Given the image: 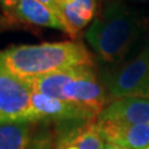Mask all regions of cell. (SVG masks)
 Wrapping results in <instances>:
<instances>
[{
	"label": "cell",
	"instance_id": "1",
	"mask_svg": "<svg viewBox=\"0 0 149 149\" xmlns=\"http://www.w3.org/2000/svg\"><path fill=\"white\" fill-rule=\"evenodd\" d=\"M82 66H95V61L77 41L17 45L0 51V68L21 81Z\"/></svg>",
	"mask_w": 149,
	"mask_h": 149
},
{
	"label": "cell",
	"instance_id": "2",
	"mask_svg": "<svg viewBox=\"0 0 149 149\" xmlns=\"http://www.w3.org/2000/svg\"><path fill=\"white\" fill-rule=\"evenodd\" d=\"M142 27V19L124 0H108L90 24L85 37L101 60L113 65L124 60Z\"/></svg>",
	"mask_w": 149,
	"mask_h": 149
},
{
	"label": "cell",
	"instance_id": "3",
	"mask_svg": "<svg viewBox=\"0 0 149 149\" xmlns=\"http://www.w3.org/2000/svg\"><path fill=\"white\" fill-rule=\"evenodd\" d=\"M100 81L108 102L127 97L149 98V51L143 49L134 57L104 68Z\"/></svg>",
	"mask_w": 149,
	"mask_h": 149
},
{
	"label": "cell",
	"instance_id": "4",
	"mask_svg": "<svg viewBox=\"0 0 149 149\" xmlns=\"http://www.w3.org/2000/svg\"><path fill=\"white\" fill-rule=\"evenodd\" d=\"M60 100L98 117L108 103V97L93 66L71 68L60 91Z\"/></svg>",
	"mask_w": 149,
	"mask_h": 149
},
{
	"label": "cell",
	"instance_id": "5",
	"mask_svg": "<svg viewBox=\"0 0 149 149\" xmlns=\"http://www.w3.org/2000/svg\"><path fill=\"white\" fill-rule=\"evenodd\" d=\"M85 109L68 102L31 91L29 107L22 122L31 123H51L67 122L76 119H95Z\"/></svg>",
	"mask_w": 149,
	"mask_h": 149
},
{
	"label": "cell",
	"instance_id": "6",
	"mask_svg": "<svg viewBox=\"0 0 149 149\" xmlns=\"http://www.w3.org/2000/svg\"><path fill=\"white\" fill-rule=\"evenodd\" d=\"M104 143L97 118L56 123L55 149H104Z\"/></svg>",
	"mask_w": 149,
	"mask_h": 149
},
{
	"label": "cell",
	"instance_id": "7",
	"mask_svg": "<svg viewBox=\"0 0 149 149\" xmlns=\"http://www.w3.org/2000/svg\"><path fill=\"white\" fill-rule=\"evenodd\" d=\"M27 85L0 68V123L22 122L30 101Z\"/></svg>",
	"mask_w": 149,
	"mask_h": 149
},
{
	"label": "cell",
	"instance_id": "8",
	"mask_svg": "<svg viewBox=\"0 0 149 149\" xmlns=\"http://www.w3.org/2000/svg\"><path fill=\"white\" fill-rule=\"evenodd\" d=\"M97 119L119 124L149 123V98L127 97L109 101Z\"/></svg>",
	"mask_w": 149,
	"mask_h": 149
},
{
	"label": "cell",
	"instance_id": "9",
	"mask_svg": "<svg viewBox=\"0 0 149 149\" xmlns=\"http://www.w3.org/2000/svg\"><path fill=\"white\" fill-rule=\"evenodd\" d=\"M97 122L106 142L119 144L129 149H146L149 147V123L119 124L98 119Z\"/></svg>",
	"mask_w": 149,
	"mask_h": 149
},
{
	"label": "cell",
	"instance_id": "10",
	"mask_svg": "<svg viewBox=\"0 0 149 149\" xmlns=\"http://www.w3.org/2000/svg\"><path fill=\"white\" fill-rule=\"evenodd\" d=\"M14 21H21L29 25L49 27L67 34L61 16L39 0H21L14 14Z\"/></svg>",
	"mask_w": 149,
	"mask_h": 149
},
{
	"label": "cell",
	"instance_id": "11",
	"mask_svg": "<svg viewBox=\"0 0 149 149\" xmlns=\"http://www.w3.org/2000/svg\"><path fill=\"white\" fill-rule=\"evenodd\" d=\"M97 1L98 0H68L60 5V15L70 37L74 39L78 32L93 21Z\"/></svg>",
	"mask_w": 149,
	"mask_h": 149
},
{
	"label": "cell",
	"instance_id": "12",
	"mask_svg": "<svg viewBox=\"0 0 149 149\" xmlns=\"http://www.w3.org/2000/svg\"><path fill=\"white\" fill-rule=\"evenodd\" d=\"M31 122L0 123V149H27L35 133Z\"/></svg>",
	"mask_w": 149,
	"mask_h": 149
},
{
	"label": "cell",
	"instance_id": "13",
	"mask_svg": "<svg viewBox=\"0 0 149 149\" xmlns=\"http://www.w3.org/2000/svg\"><path fill=\"white\" fill-rule=\"evenodd\" d=\"M27 149H55L54 130H51L47 127H42L37 132L35 130Z\"/></svg>",
	"mask_w": 149,
	"mask_h": 149
},
{
	"label": "cell",
	"instance_id": "14",
	"mask_svg": "<svg viewBox=\"0 0 149 149\" xmlns=\"http://www.w3.org/2000/svg\"><path fill=\"white\" fill-rule=\"evenodd\" d=\"M21 0H0V10L10 22H14V14Z\"/></svg>",
	"mask_w": 149,
	"mask_h": 149
},
{
	"label": "cell",
	"instance_id": "15",
	"mask_svg": "<svg viewBox=\"0 0 149 149\" xmlns=\"http://www.w3.org/2000/svg\"><path fill=\"white\" fill-rule=\"evenodd\" d=\"M39 1L42 3L44 5H46V6H49L50 9H52V10H55L60 15V6L57 4V0H39ZM60 16H61V15H60Z\"/></svg>",
	"mask_w": 149,
	"mask_h": 149
},
{
	"label": "cell",
	"instance_id": "16",
	"mask_svg": "<svg viewBox=\"0 0 149 149\" xmlns=\"http://www.w3.org/2000/svg\"><path fill=\"white\" fill-rule=\"evenodd\" d=\"M104 149H129V148H125L123 146L114 144V143H111V142H106L104 143Z\"/></svg>",
	"mask_w": 149,
	"mask_h": 149
},
{
	"label": "cell",
	"instance_id": "17",
	"mask_svg": "<svg viewBox=\"0 0 149 149\" xmlns=\"http://www.w3.org/2000/svg\"><path fill=\"white\" fill-rule=\"evenodd\" d=\"M68 0H57V4H58V6L61 5V4H65V3H67Z\"/></svg>",
	"mask_w": 149,
	"mask_h": 149
},
{
	"label": "cell",
	"instance_id": "18",
	"mask_svg": "<svg viewBox=\"0 0 149 149\" xmlns=\"http://www.w3.org/2000/svg\"><path fill=\"white\" fill-rule=\"evenodd\" d=\"M127 1V0H124ZM132 1H141V3H149V0H132Z\"/></svg>",
	"mask_w": 149,
	"mask_h": 149
},
{
	"label": "cell",
	"instance_id": "19",
	"mask_svg": "<svg viewBox=\"0 0 149 149\" xmlns=\"http://www.w3.org/2000/svg\"><path fill=\"white\" fill-rule=\"evenodd\" d=\"M144 49H147L149 51V35H148V39H147V45H146V47Z\"/></svg>",
	"mask_w": 149,
	"mask_h": 149
},
{
	"label": "cell",
	"instance_id": "20",
	"mask_svg": "<svg viewBox=\"0 0 149 149\" xmlns=\"http://www.w3.org/2000/svg\"><path fill=\"white\" fill-rule=\"evenodd\" d=\"M146 149H149V147H148V148H146Z\"/></svg>",
	"mask_w": 149,
	"mask_h": 149
}]
</instances>
